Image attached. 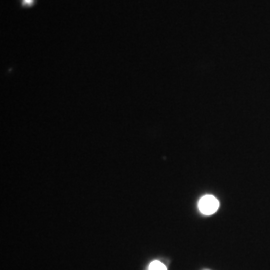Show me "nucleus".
Listing matches in <instances>:
<instances>
[{
    "label": "nucleus",
    "mask_w": 270,
    "mask_h": 270,
    "mask_svg": "<svg viewBox=\"0 0 270 270\" xmlns=\"http://www.w3.org/2000/svg\"><path fill=\"white\" fill-rule=\"evenodd\" d=\"M149 270H167L166 266L158 260H154L149 264Z\"/></svg>",
    "instance_id": "nucleus-2"
},
{
    "label": "nucleus",
    "mask_w": 270,
    "mask_h": 270,
    "mask_svg": "<svg viewBox=\"0 0 270 270\" xmlns=\"http://www.w3.org/2000/svg\"><path fill=\"white\" fill-rule=\"evenodd\" d=\"M219 207V202L212 195H205L198 202V208L204 215H211L215 213Z\"/></svg>",
    "instance_id": "nucleus-1"
}]
</instances>
